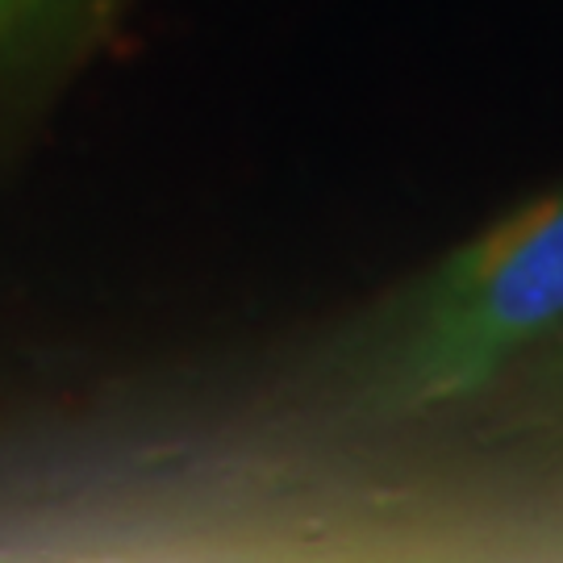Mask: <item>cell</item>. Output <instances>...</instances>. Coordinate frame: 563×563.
<instances>
[{
  "label": "cell",
  "instance_id": "cell-1",
  "mask_svg": "<svg viewBox=\"0 0 563 563\" xmlns=\"http://www.w3.org/2000/svg\"><path fill=\"white\" fill-rule=\"evenodd\" d=\"M560 322L563 192H551L463 242L426 280L393 401L401 409L463 401Z\"/></svg>",
  "mask_w": 563,
  "mask_h": 563
}]
</instances>
